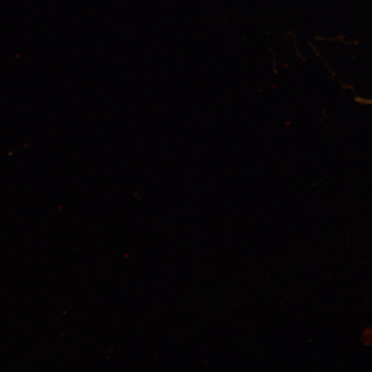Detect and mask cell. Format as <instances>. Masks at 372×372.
Here are the masks:
<instances>
[{
  "label": "cell",
  "mask_w": 372,
  "mask_h": 372,
  "mask_svg": "<svg viewBox=\"0 0 372 372\" xmlns=\"http://www.w3.org/2000/svg\"><path fill=\"white\" fill-rule=\"evenodd\" d=\"M363 339L368 343V340L372 342V329L366 328L363 333Z\"/></svg>",
  "instance_id": "cell-1"
}]
</instances>
